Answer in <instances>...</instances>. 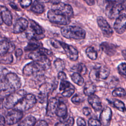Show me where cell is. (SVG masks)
Masks as SVG:
<instances>
[{
  "mask_svg": "<svg viewBox=\"0 0 126 126\" xmlns=\"http://www.w3.org/2000/svg\"><path fill=\"white\" fill-rule=\"evenodd\" d=\"M21 86V81L18 76L12 72L7 73L0 80V91L8 95L18 91Z\"/></svg>",
  "mask_w": 126,
  "mask_h": 126,
  "instance_id": "1",
  "label": "cell"
},
{
  "mask_svg": "<svg viewBox=\"0 0 126 126\" xmlns=\"http://www.w3.org/2000/svg\"><path fill=\"white\" fill-rule=\"evenodd\" d=\"M62 35L67 39H83L86 37V32L82 28L76 26H65L61 29Z\"/></svg>",
  "mask_w": 126,
  "mask_h": 126,
  "instance_id": "2",
  "label": "cell"
},
{
  "mask_svg": "<svg viewBox=\"0 0 126 126\" xmlns=\"http://www.w3.org/2000/svg\"><path fill=\"white\" fill-rule=\"evenodd\" d=\"M26 94L27 93L24 90H18L9 94L4 99V107L7 109L14 107Z\"/></svg>",
  "mask_w": 126,
  "mask_h": 126,
  "instance_id": "3",
  "label": "cell"
},
{
  "mask_svg": "<svg viewBox=\"0 0 126 126\" xmlns=\"http://www.w3.org/2000/svg\"><path fill=\"white\" fill-rule=\"evenodd\" d=\"M123 10L122 0H110L107 2L105 7V13L107 16L110 19L118 18Z\"/></svg>",
  "mask_w": 126,
  "mask_h": 126,
  "instance_id": "4",
  "label": "cell"
},
{
  "mask_svg": "<svg viewBox=\"0 0 126 126\" xmlns=\"http://www.w3.org/2000/svg\"><path fill=\"white\" fill-rule=\"evenodd\" d=\"M47 17L51 22L60 25L67 26L70 22V18L56 9H50L47 13Z\"/></svg>",
  "mask_w": 126,
  "mask_h": 126,
  "instance_id": "5",
  "label": "cell"
},
{
  "mask_svg": "<svg viewBox=\"0 0 126 126\" xmlns=\"http://www.w3.org/2000/svg\"><path fill=\"white\" fill-rule=\"evenodd\" d=\"M110 74V69L106 66L99 65L93 68L90 71L89 77L94 82L99 79H106Z\"/></svg>",
  "mask_w": 126,
  "mask_h": 126,
  "instance_id": "6",
  "label": "cell"
},
{
  "mask_svg": "<svg viewBox=\"0 0 126 126\" xmlns=\"http://www.w3.org/2000/svg\"><path fill=\"white\" fill-rule=\"evenodd\" d=\"M36 102V98L32 94H26L22 100L14 107L15 109L20 111H25L33 107Z\"/></svg>",
  "mask_w": 126,
  "mask_h": 126,
  "instance_id": "7",
  "label": "cell"
},
{
  "mask_svg": "<svg viewBox=\"0 0 126 126\" xmlns=\"http://www.w3.org/2000/svg\"><path fill=\"white\" fill-rule=\"evenodd\" d=\"M45 70H46L45 67L40 63L33 61L27 64L24 67L23 73L25 76H30L41 72Z\"/></svg>",
  "mask_w": 126,
  "mask_h": 126,
  "instance_id": "8",
  "label": "cell"
},
{
  "mask_svg": "<svg viewBox=\"0 0 126 126\" xmlns=\"http://www.w3.org/2000/svg\"><path fill=\"white\" fill-rule=\"evenodd\" d=\"M97 23L104 36L110 37L112 35L113 30L105 19L101 16L98 17L97 18Z\"/></svg>",
  "mask_w": 126,
  "mask_h": 126,
  "instance_id": "9",
  "label": "cell"
},
{
  "mask_svg": "<svg viewBox=\"0 0 126 126\" xmlns=\"http://www.w3.org/2000/svg\"><path fill=\"white\" fill-rule=\"evenodd\" d=\"M23 117V112L16 109H13L7 113L5 121L8 125H13L20 121Z\"/></svg>",
  "mask_w": 126,
  "mask_h": 126,
  "instance_id": "10",
  "label": "cell"
},
{
  "mask_svg": "<svg viewBox=\"0 0 126 126\" xmlns=\"http://www.w3.org/2000/svg\"><path fill=\"white\" fill-rule=\"evenodd\" d=\"M62 47L67 57L72 61H76L78 58V52L77 50L72 45H68L64 42L60 41Z\"/></svg>",
  "mask_w": 126,
  "mask_h": 126,
  "instance_id": "11",
  "label": "cell"
},
{
  "mask_svg": "<svg viewBox=\"0 0 126 126\" xmlns=\"http://www.w3.org/2000/svg\"><path fill=\"white\" fill-rule=\"evenodd\" d=\"M51 9H56L60 11L69 18H72L73 15V10L72 7L68 4L61 2L56 4H53Z\"/></svg>",
  "mask_w": 126,
  "mask_h": 126,
  "instance_id": "12",
  "label": "cell"
},
{
  "mask_svg": "<svg viewBox=\"0 0 126 126\" xmlns=\"http://www.w3.org/2000/svg\"><path fill=\"white\" fill-rule=\"evenodd\" d=\"M114 29L119 34L123 33L126 30V14L120 15L117 18L114 24Z\"/></svg>",
  "mask_w": 126,
  "mask_h": 126,
  "instance_id": "13",
  "label": "cell"
},
{
  "mask_svg": "<svg viewBox=\"0 0 126 126\" xmlns=\"http://www.w3.org/2000/svg\"><path fill=\"white\" fill-rule=\"evenodd\" d=\"M3 22L8 26L12 23V16L10 11L4 6H0V24Z\"/></svg>",
  "mask_w": 126,
  "mask_h": 126,
  "instance_id": "14",
  "label": "cell"
},
{
  "mask_svg": "<svg viewBox=\"0 0 126 126\" xmlns=\"http://www.w3.org/2000/svg\"><path fill=\"white\" fill-rule=\"evenodd\" d=\"M60 100L57 98H52L47 102L46 115L54 117L56 115V111Z\"/></svg>",
  "mask_w": 126,
  "mask_h": 126,
  "instance_id": "15",
  "label": "cell"
},
{
  "mask_svg": "<svg viewBox=\"0 0 126 126\" xmlns=\"http://www.w3.org/2000/svg\"><path fill=\"white\" fill-rule=\"evenodd\" d=\"M112 116L111 109L109 107H105L100 113L99 121L103 126H109L110 124Z\"/></svg>",
  "mask_w": 126,
  "mask_h": 126,
  "instance_id": "16",
  "label": "cell"
},
{
  "mask_svg": "<svg viewBox=\"0 0 126 126\" xmlns=\"http://www.w3.org/2000/svg\"><path fill=\"white\" fill-rule=\"evenodd\" d=\"M29 22L27 19L20 18L17 19L13 27V32L14 33H20L25 31L28 28Z\"/></svg>",
  "mask_w": 126,
  "mask_h": 126,
  "instance_id": "17",
  "label": "cell"
},
{
  "mask_svg": "<svg viewBox=\"0 0 126 126\" xmlns=\"http://www.w3.org/2000/svg\"><path fill=\"white\" fill-rule=\"evenodd\" d=\"M56 116L61 118V122H64L67 119V108L65 104L60 101L56 111Z\"/></svg>",
  "mask_w": 126,
  "mask_h": 126,
  "instance_id": "18",
  "label": "cell"
},
{
  "mask_svg": "<svg viewBox=\"0 0 126 126\" xmlns=\"http://www.w3.org/2000/svg\"><path fill=\"white\" fill-rule=\"evenodd\" d=\"M101 50L109 56H113L117 51L116 46L111 43L103 42L100 45Z\"/></svg>",
  "mask_w": 126,
  "mask_h": 126,
  "instance_id": "19",
  "label": "cell"
},
{
  "mask_svg": "<svg viewBox=\"0 0 126 126\" xmlns=\"http://www.w3.org/2000/svg\"><path fill=\"white\" fill-rule=\"evenodd\" d=\"M15 49V46L10 42L3 40L0 41V56L8 53H11Z\"/></svg>",
  "mask_w": 126,
  "mask_h": 126,
  "instance_id": "20",
  "label": "cell"
},
{
  "mask_svg": "<svg viewBox=\"0 0 126 126\" xmlns=\"http://www.w3.org/2000/svg\"><path fill=\"white\" fill-rule=\"evenodd\" d=\"M88 101L94 110L98 111L102 109V106L101 100L96 95L94 94L89 96Z\"/></svg>",
  "mask_w": 126,
  "mask_h": 126,
  "instance_id": "21",
  "label": "cell"
},
{
  "mask_svg": "<svg viewBox=\"0 0 126 126\" xmlns=\"http://www.w3.org/2000/svg\"><path fill=\"white\" fill-rule=\"evenodd\" d=\"M31 9L32 11L37 14H41L44 11V6L43 3L35 0L32 4Z\"/></svg>",
  "mask_w": 126,
  "mask_h": 126,
  "instance_id": "22",
  "label": "cell"
},
{
  "mask_svg": "<svg viewBox=\"0 0 126 126\" xmlns=\"http://www.w3.org/2000/svg\"><path fill=\"white\" fill-rule=\"evenodd\" d=\"M30 27L34 33L38 35H42L44 33V29L33 20L30 21Z\"/></svg>",
  "mask_w": 126,
  "mask_h": 126,
  "instance_id": "23",
  "label": "cell"
},
{
  "mask_svg": "<svg viewBox=\"0 0 126 126\" xmlns=\"http://www.w3.org/2000/svg\"><path fill=\"white\" fill-rule=\"evenodd\" d=\"M96 91V87L92 83H89L85 85L84 88V93L86 95L90 96L94 94Z\"/></svg>",
  "mask_w": 126,
  "mask_h": 126,
  "instance_id": "24",
  "label": "cell"
},
{
  "mask_svg": "<svg viewBox=\"0 0 126 126\" xmlns=\"http://www.w3.org/2000/svg\"><path fill=\"white\" fill-rule=\"evenodd\" d=\"M40 46V43L37 40H32L30 41L27 45L25 47L24 50L26 51H34L39 48Z\"/></svg>",
  "mask_w": 126,
  "mask_h": 126,
  "instance_id": "25",
  "label": "cell"
},
{
  "mask_svg": "<svg viewBox=\"0 0 126 126\" xmlns=\"http://www.w3.org/2000/svg\"><path fill=\"white\" fill-rule=\"evenodd\" d=\"M35 123V118L33 116L30 115L23 120L18 126H33Z\"/></svg>",
  "mask_w": 126,
  "mask_h": 126,
  "instance_id": "26",
  "label": "cell"
},
{
  "mask_svg": "<svg viewBox=\"0 0 126 126\" xmlns=\"http://www.w3.org/2000/svg\"><path fill=\"white\" fill-rule=\"evenodd\" d=\"M71 78L72 81L78 86H82L84 83V78L81 75L78 73H73L71 76Z\"/></svg>",
  "mask_w": 126,
  "mask_h": 126,
  "instance_id": "27",
  "label": "cell"
},
{
  "mask_svg": "<svg viewBox=\"0 0 126 126\" xmlns=\"http://www.w3.org/2000/svg\"><path fill=\"white\" fill-rule=\"evenodd\" d=\"M72 69L76 71L77 73H78L81 75H85L87 71V68L86 65L82 63L77 64L76 66H73L72 68Z\"/></svg>",
  "mask_w": 126,
  "mask_h": 126,
  "instance_id": "28",
  "label": "cell"
},
{
  "mask_svg": "<svg viewBox=\"0 0 126 126\" xmlns=\"http://www.w3.org/2000/svg\"><path fill=\"white\" fill-rule=\"evenodd\" d=\"M87 56L92 60H95L97 58V53L93 47H89L86 50Z\"/></svg>",
  "mask_w": 126,
  "mask_h": 126,
  "instance_id": "29",
  "label": "cell"
},
{
  "mask_svg": "<svg viewBox=\"0 0 126 126\" xmlns=\"http://www.w3.org/2000/svg\"><path fill=\"white\" fill-rule=\"evenodd\" d=\"M54 64L56 69L59 72L63 71L65 68V63L63 60L61 59H57L55 60Z\"/></svg>",
  "mask_w": 126,
  "mask_h": 126,
  "instance_id": "30",
  "label": "cell"
},
{
  "mask_svg": "<svg viewBox=\"0 0 126 126\" xmlns=\"http://www.w3.org/2000/svg\"><path fill=\"white\" fill-rule=\"evenodd\" d=\"M13 61V56L11 53H8L0 56V62L4 64H10Z\"/></svg>",
  "mask_w": 126,
  "mask_h": 126,
  "instance_id": "31",
  "label": "cell"
},
{
  "mask_svg": "<svg viewBox=\"0 0 126 126\" xmlns=\"http://www.w3.org/2000/svg\"><path fill=\"white\" fill-rule=\"evenodd\" d=\"M114 106L118 110L124 112L126 111V108L125 104L121 100L119 99H115L113 101Z\"/></svg>",
  "mask_w": 126,
  "mask_h": 126,
  "instance_id": "32",
  "label": "cell"
},
{
  "mask_svg": "<svg viewBox=\"0 0 126 126\" xmlns=\"http://www.w3.org/2000/svg\"><path fill=\"white\" fill-rule=\"evenodd\" d=\"M74 87L69 82L66 80H62L60 84V91L61 92H63L67 89Z\"/></svg>",
  "mask_w": 126,
  "mask_h": 126,
  "instance_id": "33",
  "label": "cell"
},
{
  "mask_svg": "<svg viewBox=\"0 0 126 126\" xmlns=\"http://www.w3.org/2000/svg\"><path fill=\"white\" fill-rule=\"evenodd\" d=\"M112 95L115 97H124L126 95V92L122 88H118L112 92Z\"/></svg>",
  "mask_w": 126,
  "mask_h": 126,
  "instance_id": "34",
  "label": "cell"
},
{
  "mask_svg": "<svg viewBox=\"0 0 126 126\" xmlns=\"http://www.w3.org/2000/svg\"><path fill=\"white\" fill-rule=\"evenodd\" d=\"M118 70L120 74L126 76V63H120L118 66Z\"/></svg>",
  "mask_w": 126,
  "mask_h": 126,
  "instance_id": "35",
  "label": "cell"
},
{
  "mask_svg": "<svg viewBox=\"0 0 126 126\" xmlns=\"http://www.w3.org/2000/svg\"><path fill=\"white\" fill-rule=\"evenodd\" d=\"M75 92V88L73 87L67 89L62 93V95L65 97H70Z\"/></svg>",
  "mask_w": 126,
  "mask_h": 126,
  "instance_id": "36",
  "label": "cell"
},
{
  "mask_svg": "<svg viewBox=\"0 0 126 126\" xmlns=\"http://www.w3.org/2000/svg\"><path fill=\"white\" fill-rule=\"evenodd\" d=\"M101 124L97 119L94 118H90L88 121L89 126H101Z\"/></svg>",
  "mask_w": 126,
  "mask_h": 126,
  "instance_id": "37",
  "label": "cell"
},
{
  "mask_svg": "<svg viewBox=\"0 0 126 126\" xmlns=\"http://www.w3.org/2000/svg\"><path fill=\"white\" fill-rule=\"evenodd\" d=\"M71 101L75 104H79L83 101L82 97L78 94H75L71 98Z\"/></svg>",
  "mask_w": 126,
  "mask_h": 126,
  "instance_id": "38",
  "label": "cell"
},
{
  "mask_svg": "<svg viewBox=\"0 0 126 126\" xmlns=\"http://www.w3.org/2000/svg\"><path fill=\"white\" fill-rule=\"evenodd\" d=\"M20 5L23 8H27L32 3V0H19Z\"/></svg>",
  "mask_w": 126,
  "mask_h": 126,
  "instance_id": "39",
  "label": "cell"
},
{
  "mask_svg": "<svg viewBox=\"0 0 126 126\" xmlns=\"http://www.w3.org/2000/svg\"><path fill=\"white\" fill-rule=\"evenodd\" d=\"M51 44L54 48H59L61 47L60 41L56 39H52L51 40Z\"/></svg>",
  "mask_w": 126,
  "mask_h": 126,
  "instance_id": "40",
  "label": "cell"
},
{
  "mask_svg": "<svg viewBox=\"0 0 126 126\" xmlns=\"http://www.w3.org/2000/svg\"><path fill=\"white\" fill-rule=\"evenodd\" d=\"M42 3L50 2L53 4H56L61 2V0H37Z\"/></svg>",
  "mask_w": 126,
  "mask_h": 126,
  "instance_id": "41",
  "label": "cell"
},
{
  "mask_svg": "<svg viewBox=\"0 0 126 126\" xmlns=\"http://www.w3.org/2000/svg\"><path fill=\"white\" fill-rule=\"evenodd\" d=\"M76 123L78 126H86V123L85 121L81 117L77 118Z\"/></svg>",
  "mask_w": 126,
  "mask_h": 126,
  "instance_id": "42",
  "label": "cell"
},
{
  "mask_svg": "<svg viewBox=\"0 0 126 126\" xmlns=\"http://www.w3.org/2000/svg\"><path fill=\"white\" fill-rule=\"evenodd\" d=\"M38 50L41 52H42L43 54H44L45 55H46V56L50 55H51L52 54V52L51 51H50V50L47 49L46 48H39Z\"/></svg>",
  "mask_w": 126,
  "mask_h": 126,
  "instance_id": "43",
  "label": "cell"
},
{
  "mask_svg": "<svg viewBox=\"0 0 126 126\" xmlns=\"http://www.w3.org/2000/svg\"><path fill=\"white\" fill-rule=\"evenodd\" d=\"M58 78L60 79L61 81L62 80H66L67 79V77L64 72L63 71H60L59 72L58 75Z\"/></svg>",
  "mask_w": 126,
  "mask_h": 126,
  "instance_id": "44",
  "label": "cell"
},
{
  "mask_svg": "<svg viewBox=\"0 0 126 126\" xmlns=\"http://www.w3.org/2000/svg\"><path fill=\"white\" fill-rule=\"evenodd\" d=\"M33 126H48V124L44 120H39L36 122Z\"/></svg>",
  "mask_w": 126,
  "mask_h": 126,
  "instance_id": "45",
  "label": "cell"
},
{
  "mask_svg": "<svg viewBox=\"0 0 126 126\" xmlns=\"http://www.w3.org/2000/svg\"><path fill=\"white\" fill-rule=\"evenodd\" d=\"M82 112H83V113L84 114V115L87 116L90 115L91 114L92 110L90 108L87 107H84L83 108Z\"/></svg>",
  "mask_w": 126,
  "mask_h": 126,
  "instance_id": "46",
  "label": "cell"
},
{
  "mask_svg": "<svg viewBox=\"0 0 126 126\" xmlns=\"http://www.w3.org/2000/svg\"><path fill=\"white\" fill-rule=\"evenodd\" d=\"M23 54V51L21 49H17L15 51V56L17 58L21 57Z\"/></svg>",
  "mask_w": 126,
  "mask_h": 126,
  "instance_id": "47",
  "label": "cell"
},
{
  "mask_svg": "<svg viewBox=\"0 0 126 126\" xmlns=\"http://www.w3.org/2000/svg\"><path fill=\"white\" fill-rule=\"evenodd\" d=\"M55 126H70L66 122H60L56 123Z\"/></svg>",
  "mask_w": 126,
  "mask_h": 126,
  "instance_id": "48",
  "label": "cell"
},
{
  "mask_svg": "<svg viewBox=\"0 0 126 126\" xmlns=\"http://www.w3.org/2000/svg\"><path fill=\"white\" fill-rule=\"evenodd\" d=\"M5 122H6L5 119L1 115L0 118V126H4Z\"/></svg>",
  "mask_w": 126,
  "mask_h": 126,
  "instance_id": "49",
  "label": "cell"
},
{
  "mask_svg": "<svg viewBox=\"0 0 126 126\" xmlns=\"http://www.w3.org/2000/svg\"><path fill=\"white\" fill-rule=\"evenodd\" d=\"M84 0L89 5L92 6L95 3V0Z\"/></svg>",
  "mask_w": 126,
  "mask_h": 126,
  "instance_id": "50",
  "label": "cell"
},
{
  "mask_svg": "<svg viewBox=\"0 0 126 126\" xmlns=\"http://www.w3.org/2000/svg\"><path fill=\"white\" fill-rule=\"evenodd\" d=\"M9 4H10V6H11L13 9H14V10H19L18 7H17V6L14 2H10Z\"/></svg>",
  "mask_w": 126,
  "mask_h": 126,
  "instance_id": "51",
  "label": "cell"
},
{
  "mask_svg": "<svg viewBox=\"0 0 126 126\" xmlns=\"http://www.w3.org/2000/svg\"><path fill=\"white\" fill-rule=\"evenodd\" d=\"M122 6L123 10L126 11V0H122Z\"/></svg>",
  "mask_w": 126,
  "mask_h": 126,
  "instance_id": "52",
  "label": "cell"
},
{
  "mask_svg": "<svg viewBox=\"0 0 126 126\" xmlns=\"http://www.w3.org/2000/svg\"><path fill=\"white\" fill-rule=\"evenodd\" d=\"M122 55H123V56L124 57V59L126 60V50H123V51H122Z\"/></svg>",
  "mask_w": 126,
  "mask_h": 126,
  "instance_id": "53",
  "label": "cell"
},
{
  "mask_svg": "<svg viewBox=\"0 0 126 126\" xmlns=\"http://www.w3.org/2000/svg\"><path fill=\"white\" fill-rule=\"evenodd\" d=\"M10 1V2H13V1L15 0H8Z\"/></svg>",
  "mask_w": 126,
  "mask_h": 126,
  "instance_id": "54",
  "label": "cell"
}]
</instances>
